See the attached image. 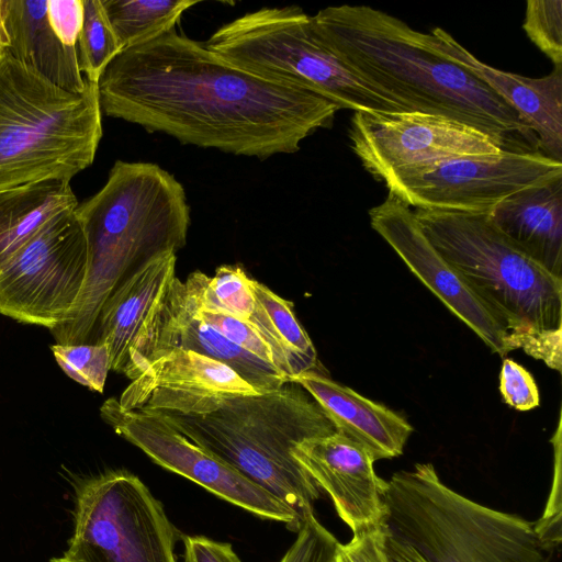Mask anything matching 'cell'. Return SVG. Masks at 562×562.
Here are the masks:
<instances>
[{
	"label": "cell",
	"mask_w": 562,
	"mask_h": 562,
	"mask_svg": "<svg viewBox=\"0 0 562 562\" xmlns=\"http://www.w3.org/2000/svg\"><path fill=\"white\" fill-rule=\"evenodd\" d=\"M98 91L108 116L186 145L259 159L296 153L339 110L316 93L246 72L176 30L123 49Z\"/></svg>",
	"instance_id": "1"
},
{
	"label": "cell",
	"mask_w": 562,
	"mask_h": 562,
	"mask_svg": "<svg viewBox=\"0 0 562 562\" xmlns=\"http://www.w3.org/2000/svg\"><path fill=\"white\" fill-rule=\"evenodd\" d=\"M319 41L347 67L408 112L473 126L504 150L526 151L537 137L518 113L476 76L428 48L420 32L368 5H335L311 16Z\"/></svg>",
	"instance_id": "2"
},
{
	"label": "cell",
	"mask_w": 562,
	"mask_h": 562,
	"mask_svg": "<svg viewBox=\"0 0 562 562\" xmlns=\"http://www.w3.org/2000/svg\"><path fill=\"white\" fill-rule=\"evenodd\" d=\"M76 214L87 241V276L76 307L50 330L60 345L92 344L105 301L146 265L180 250L190 226L183 186L153 162L116 160Z\"/></svg>",
	"instance_id": "3"
},
{
	"label": "cell",
	"mask_w": 562,
	"mask_h": 562,
	"mask_svg": "<svg viewBox=\"0 0 562 562\" xmlns=\"http://www.w3.org/2000/svg\"><path fill=\"white\" fill-rule=\"evenodd\" d=\"M171 426L286 504L301 524L314 515L321 488L296 461L294 447L336 428L299 383L223 400L204 414L161 413Z\"/></svg>",
	"instance_id": "4"
},
{
	"label": "cell",
	"mask_w": 562,
	"mask_h": 562,
	"mask_svg": "<svg viewBox=\"0 0 562 562\" xmlns=\"http://www.w3.org/2000/svg\"><path fill=\"white\" fill-rule=\"evenodd\" d=\"M101 113L98 83L65 90L0 49V191L70 181L91 166Z\"/></svg>",
	"instance_id": "5"
},
{
	"label": "cell",
	"mask_w": 562,
	"mask_h": 562,
	"mask_svg": "<svg viewBox=\"0 0 562 562\" xmlns=\"http://www.w3.org/2000/svg\"><path fill=\"white\" fill-rule=\"evenodd\" d=\"M424 233L507 336L510 351L562 330V279L513 245L488 213L414 212Z\"/></svg>",
	"instance_id": "6"
},
{
	"label": "cell",
	"mask_w": 562,
	"mask_h": 562,
	"mask_svg": "<svg viewBox=\"0 0 562 562\" xmlns=\"http://www.w3.org/2000/svg\"><path fill=\"white\" fill-rule=\"evenodd\" d=\"M385 525L429 562H549L533 524L447 486L431 463L387 481Z\"/></svg>",
	"instance_id": "7"
},
{
	"label": "cell",
	"mask_w": 562,
	"mask_h": 562,
	"mask_svg": "<svg viewBox=\"0 0 562 562\" xmlns=\"http://www.w3.org/2000/svg\"><path fill=\"white\" fill-rule=\"evenodd\" d=\"M204 44L246 72L316 93L339 110L408 112L326 47L314 32L311 15L297 5L248 12L222 25Z\"/></svg>",
	"instance_id": "8"
},
{
	"label": "cell",
	"mask_w": 562,
	"mask_h": 562,
	"mask_svg": "<svg viewBox=\"0 0 562 562\" xmlns=\"http://www.w3.org/2000/svg\"><path fill=\"white\" fill-rule=\"evenodd\" d=\"M75 529L63 558L70 562H178L181 532L138 476L109 471L76 490Z\"/></svg>",
	"instance_id": "9"
},
{
	"label": "cell",
	"mask_w": 562,
	"mask_h": 562,
	"mask_svg": "<svg viewBox=\"0 0 562 562\" xmlns=\"http://www.w3.org/2000/svg\"><path fill=\"white\" fill-rule=\"evenodd\" d=\"M562 177V161L539 150H503L395 172L389 192L417 210L490 213L509 195Z\"/></svg>",
	"instance_id": "10"
},
{
	"label": "cell",
	"mask_w": 562,
	"mask_h": 562,
	"mask_svg": "<svg viewBox=\"0 0 562 562\" xmlns=\"http://www.w3.org/2000/svg\"><path fill=\"white\" fill-rule=\"evenodd\" d=\"M87 265L86 236L75 210L48 224L0 268V314L56 328L76 307Z\"/></svg>",
	"instance_id": "11"
},
{
	"label": "cell",
	"mask_w": 562,
	"mask_h": 562,
	"mask_svg": "<svg viewBox=\"0 0 562 562\" xmlns=\"http://www.w3.org/2000/svg\"><path fill=\"white\" fill-rule=\"evenodd\" d=\"M102 419L158 465L263 519L284 522L297 532L296 514L270 492L190 441L156 412L124 409L114 397L100 407Z\"/></svg>",
	"instance_id": "12"
},
{
	"label": "cell",
	"mask_w": 562,
	"mask_h": 562,
	"mask_svg": "<svg viewBox=\"0 0 562 562\" xmlns=\"http://www.w3.org/2000/svg\"><path fill=\"white\" fill-rule=\"evenodd\" d=\"M351 148L378 180L440 161L498 155L488 134L450 117L420 112H363L351 117Z\"/></svg>",
	"instance_id": "13"
},
{
	"label": "cell",
	"mask_w": 562,
	"mask_h": 562,
	"mask_svg": "<svg viewBox=\"0 0 562 562\" xmlns=\"http://www.w3.org/2000/svg\"><path fill=\"white\" fill-rule=\"evenodd\" d=\"M175 349L191 350L227 364L257 393L274 391L289 381L276 367L205 324L196 313L192 290L177 277L155 305L132 348L125 376L136 379L151 360Z\"/></svg>",
	"instance_id": "14"
},
{
	"label": "cell",
	"mask_w": 562,
	"mask_h": 562,
	"mask_svg": "<svg viewBox=\"0 0 562 562\" xmlns=\"http://www.w3.org/2000/svg\"><path fill=\"white\" fill-rule=\"evenodd\" d=\"M369 217L371 227L452 314L493 352H510L506 334L430 243L408 205L389 192L369 210Z\"/></svg>",
	"instance_id": "15"
},
{
	"label": "cell",
	"mask_w": 562,
	"mask_h": 562,
	"mask_svg": "<svg viewBox=\"0 0 562 562\" xmlns=\"http://www.w3.org/2000/svg\"><path fill=\"white\" fill-rule=\"evenodd\" d=\"M260 394L227 364L191 350L151 360L121 394L124 409L204 414L227 397Z\"/></svg>",
	"instance_id": "16"
},
{
	"label": "cell",
	"mask_w": 562,
	"mask_h": 562,
	"mask_svg": "<svg viewBox=\"0 0 562 562\" xmlns=\"http://www.w3.org/2000/svg\"><path fill=\"white\" fill-rule=\"evenodd\" d=\"M293 456L353 533L385 521L387 481L374 472L375 460L362 445L336 431L305 439Z\"/></svg>",
	"instance_id": "17"
},
{
	"label": "cell",
	"mask_w": 562,
	"mask_h": 562,
	"mask_svg": "<svg viewBox=\"0 0 562 562\" xmlns=\"http://www.w3.org/2000/svg\"><path fill=\"white\" fill-rule=\"evenodd\" d=\"M423 43L439 56L467 69L512 106L537 137L538 150L562 161V67L529 78L479 60L442 29L420 32Z\"/></svg>",
	"instance_id": "18"
},
{
	"label": "cell",
	"mask_w": 562,
	"mask_h": 562,
	"mask_svg": "<svg viewBox=\"0 0 562 562\" xmlns=\"http://www.w3.org/2000/svg\"><path fill=\"white\" fill-rule=\"evenodd\" d=\"M290 380L303 386L319 404L336 431L362 445L373 459H392L403 453L413 432L400 414L342 385L318 370Z\"/></svg>",
	"instance_id": "19"
},
{
	"label": "cell",
	"mask_w": 562,
	"mask_h": 562,
	"mask_svg": "<svg viewBox=\"0 0 562 562\" xmlns=\"http://www.w3.org/2000/svg\"><path fill=\"white\" fill-rule=\"evenodd\" d=\"M48 0H0V49L33 68L56 86L86 88L76 46L63 44L47 18Z\"/></svg>",
	"instance_id": "20"
},
{
	"label": "cell",
	"mask_w": 562,
	"mask_h": 562,
	"mask_svg": "<svg viewBox=\"0 0 562 562\" xmlns=\"http://www.w3.org/2000/svg\"><path fill=\"white\" fill-rule=\"evenodd\" d=\"M176 254L153 260L116 289L103 304L93 340L106 344L111 370L124 374L130 352L155 305L176 278Z\"/></svg>",
	"instance_id": "21"
},
{
	"label": "cell",
	"mask_w": 562,
	"mask_h": 562,
	"mask_svg": "<svg viewBox=\"0 0 562 562\" xmlns=\"http://www.w3.org/2000/svg\"><path fill=\"white\" fill-rule=\"evenodd\" d=\"M488 215L513 245L562 279V177L509 195Z\"/></svg>",
	"instance_id": "22"
},
{
	"label": "cell",
	"mask_w": 562,
	"mask_h": 562,
	"mask_svg": "<svg viewBox=\"0 0 562 562\" xmlns=\"http://www.w3.org/2000/svg\"><path fill=\"white\" fill-rule=\"evenodd\" d=\"M78 204L67 180H44L0 191V268Z\"/></svg>",
	"instance_id": "23"
},
{
	"label": "cell",
	"mask_w": 562,
	"mask_h": 562,
	"mask_svg": "<svg viewBox=\"0 0 562 562\" xmlns=\"http://www.w3.org/2000/svg\"><path fill=\"white\" fill-rule=\"evenodd\" d=\"M255 311L249 322L271 347L277 369L289 380L310 370H318L316 349L299 323L293 302L252 279Z\"/></svg>",
	"instance_id": "24"
},
{
	"label": "cell",
	"mask_w": 562,
	"mask_h": 562,
	"mask_svg": "<svg viewBox=\"0 0 562 562\" xmlns=\"http://www.w3.org/2000/svg\"><path fill=\"white\" fill-rule=\"evenodd\" d=\"M123 49L175 30L181 15L195 0H101Z\"/></svg>",
	"instance_id": "25"
},
{
	"label": "cell",
	"mask_w": 562,
	"mask_h": 562,
	"mask_svg": "<svg viewBox=\"0 0 562 562\" xmlns=\"http://www.w3.org/2000/svg\"><path fill=\"white\" fill-rule=\"evenodd\" d=\"M186 281L200 307L248 321L255 311L252 279L238 265H222L213 277L195 270Z\"/></svg>",
	"instance_id": "26"
},
{
	"label": "cell",
	"mask_w": 562,
	"mask_h": 562,
	"mask_svg": "<svg viewBox=\"0 0 562 562\" xmlns=\"http://www.w3.org/2000/svg\"><path fill=\"white\" fill-rule=\"evenodd\" d=\"M83 22L76 44L86 80L98 83L109 64L123 50L101 0H82Z\"/></svg>",
	"instance_id": "27"
},
{
	"label": "cell",
	"mask_w": 562,
	"mask_h": 562,
	"mask_svg": "<svg viewBox=\"0 0 562 562\" xmlns=\"http://www.w3.org/2000/svg\"><path fill=\"white\" fill-rule=\"evenodd\" d=\"M50 350L58 367L67 376L92 391L103 392L111 370L106 344H54Z\"/></svg>",
	"instance_id": "28"
},
{
	"label": "cell",
	"mask_w": 562,
	"mask_h": 562,
	"mask_svg": "<svg viewBox=\"0 0 562 562\" xmlns=\"http://www.w3.org/2000/svg\"><path fill=\"white\" fill-rule=\"evenodd\" d=\"M522 29L554 67H562L561 0H528Z\"/></svg>",
	"instance_id": "29"
},
{
	"label": "cell",
	"mask_w": 562,
	"mask_h": 562,
	"mask_svg": "<svg viewBox=\"0 0 562 562\" xmlns=\"http://www.w3.org/2000/svg\"><path fill=\"white\" fill-rule=\"evenodd\" d=\"M188 285L190 286L189 283ZM195 308L200 318L222 336H224L227 340L257 357L258 359L276 367V360L271 347L265 340L256 326L249 321L239 319L225 313L204 310L199 306L196 299Z\"/></svg>",
	"instance_id": "30"
},
{
	"label": "cell",
	"mask_w": 562,
	"mask_h": 562,
	"mask_svg": "<svg viewBox=\"0 0 562 562\" xmlns=\"http://www.w3.org/2000/svg\"><path fill=\"white\" fill-rule=\"evenodd\" d=\"M338 540L315 517H308L280 562H334Z\"/></svg>",
	"instance_id": "31"
},
{
	"label": "cell",
	"mask_w": 562,
	"mask_h": 562,
	"mask_svg": "<svg viewBox=\"0 0 562 562\" xmlns=\"http://www.w3.org/2000/svg\"><path fill=\"white\" fill-rule=\"evenodd\" d=\"M387 537L385 521L358 531L348 543H338L334 562H392Z\"/></svg>",
	"instance_id": "32"
},
{
	"label": "cell",
	"mask_w": 562,
	"mask_h": 562,
	"mask_svg": "<svg viewBox=\"0 0 562 562\" xmlns=\"http://www.w3.org/2000/svg\"><path fill=\"white\" fill-rule=\"evenodd\" d=\"M499 391L504 402L518 411L539 405V391L532 375L512 359H504L499 374Z\"/></svg>",
	"instance_id": "33"
},
{
	"label": "cell",
	"mask_w": 562,
	"mask_h": 562,
	"mask_svg": "<svg viewBox=\"0 0 562 562\" xmlns=\"http://www.w3.org/2000/svg\"><path fill=\"white\" fill-rule=\"evenodd\" d=\"M47 18L59 41L76 46L83 22L82 0H48Z\"/></svg>",
	"instance_id": "34"
},
{
	"label": "cell",
	"mask_w": 562,
	"mask_h": 562,
	"mask_svg": "<svg viewBox=\"0 0 562 562\" xmlns=\"http://www.w3.org/2000/svg\"><path fill=\"white\" fill-rule=\"evenodd\" d=\"M183 562H241L229 543L214 541L203 536H186Z\"/></svg>",
	"instance_id": "35"
},
{
	"label": "cell",
	"mask_w": 562,
	"mask_h": 562,
	"mask_svg": "<svg viewBox=\"0 0 562 562\" xmlns=\"http://www.w3.org/2000/svg\"><path fill=\"white\" fill-rule=\"evenodd\" d=\"M387 549L392 562H429L413 547L395 539L390 532L387 537Z\"/></svg>",
	"instance_id": "36"
},
{
	"label": "cell",
	"mask_w": 562,
	"mask_h": 562,
	"mask_svg": "<svg viewBox=\"0 0 562 562\" xmlns=\"http://www.w3.org/2000/svg\"><path fill=\"white\" fill-rule=\"evenodd\" d=\"M50 562H70V561L66 560L65 558H54L50 560Z\"/></svg>",
	"instance_id": "37"
}]
</instances>
